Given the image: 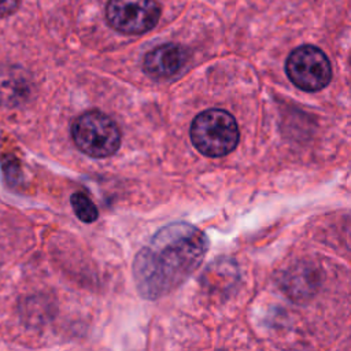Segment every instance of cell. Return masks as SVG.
<instances>
[{"label":"cell","instance_id":"cell-1","mask_svg":"<svg viewBox=\"0 0 351 351\" xmlns=\"http://www.w3.org/2000/svg\"><path fill=\"white\" fill-rule=\"evenodd\" d=\"M208 240L196 226L174 222L159 229L134 258L133 274L144 298H158L182 284L200 265Z\"/></svg>","mask_w":351,"mask_h":351},{"label":"cell","instance_id":"cell-2","mask_svg":"<svg viewBox=\"0 0 351 351\" xmlns=\"http://www.w3.org/2000/svg\"><path fill=\"white\" fill-rule=\"evenodd\" d=\"M239 126L232 114L211 108L200 112L191 125V140L206 156L218 158L232 152L239 143Z\"/></svg>","mask_w":351,"mask_h":351},{"label":"cell","instance_id":"cell-3","mask_svg":"<svg viewBox=\"0 0 351 351\" xmlns=\"http://www.w3.org/2000/svg\"><path fill=\"white\" fill-rule=\"evenodd\" d=\"M71 136L77 148L92 158L111 156L121 145V132L117 123L108 115L95 110L74 121Z\"/></svg>","mask_w":351,"mask_h":351},{"label":"cell","instance_id":"cell-4","mask_svg":"<svg viewBox=\"0 0 351 351\" xmlns=\"http://www.w3.org/2000/svg\"><path fill=\"white\" fill-rule=\"evenodd\" d=\"M285 70L292 84L307 92L325 88L332 78L329 59L314 45H302L293 49L287 59Z\"/></svg>","mask_w":351,"mask_h":351},{"label":"cell","instance_id":"cell-5","mask_svg":"<svg viewBox=\"0 0 351 351\" xmlns=\"http://www.w3.org/2000/svg\"><path fill=\"white\" fill-rule=\"evenodd\" d=\"M160 10L155 0H110L106 8L107 22L125 34H141L159 21Z\"/></svg>","mask_w":351,"mask_h":351},{"label":"cell","instance_id":"cell-6","mask_svg":"<svg viewBox=\"0 0 351 351\" xmlns=\"http://www.w3.org/2000/svg\"><path fill=\"white\" fill-rule=\"evenodd\" d=\"M186 51L177 44H163L149 51L144 58V71L154 78L174 75L186 62Z\"/></svg>","mask_w":351,"mask_h":351},{"label":"cell","instance_id":"cell-7","mask_svg":"<svg viewBox=\"0 0 351 351\" xmlns=\"http://www.w3.org/2000/svg\"><path fill=\"white\" fill-rule=\"evenodd\" d=\"M29 90L30 84L22 70L8 67L0 71V103L3 106H18L27 99Z\"/></svg>","mask_w":351,"mask_h":351},{"label":"cell","instance_id":"cell-8","mask_svg":"<svg viewBox=\"0 0 351 351\" xmlns=\"http://www.w3.org/2000/svg\"><path fill=\"white\" fill-rule=\"evenodd\" d=\"M70 203H71L73 210L80 221H82L85 223H90L97 219L99 211H97L96 206L93 204V202L85 193H82V192L73 193Z\"/></svg>","mask_w":351,"mask_h":351},{"label":"cell","instance_id":"cell-9","mask_svg":"<svg viewBox=\"0 0 351 351\" xmlns=\"http://www.w3.org/2000/svg\"><path fill=\"white\" fill-rule=\"evenodd\" d=\"M19 0H0V16H7L18 8Z\"/></svg>","mask_w":351,"mask_h":351}]
</instances>
